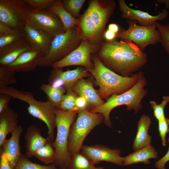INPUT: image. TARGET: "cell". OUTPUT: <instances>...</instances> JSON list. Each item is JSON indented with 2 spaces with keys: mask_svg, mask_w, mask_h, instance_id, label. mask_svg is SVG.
I'll return each mask as SVG.
<instances>
[{
  "mask_svg": "<svg viewBox=\"0 0 169 169\" xmlns=\"http://www.w3.org/2000/svg\"><path fill=\"white\" fill-rule=\"evenodd\" d=\"M103 64L123 76H130L147 61V54L130 41H104L96 53Z\"/></svg>",
  "mask_w": 169,
  "mask_h": 169,
  "instance_id": "cell-1",
  "label": "cell"
},
{
  "mask_svg": "<svg viewBox=\"0 0 169 169\" xmlns=\"http://www.w3.org/2000/svg\"><path fill=\"white\" fill-rule=\"evenodd\" d=\"M116 7L114 0H90L88 7L78 18L76 27L82 41L100 45L104 41L106 25Z\"/></svg>",
  "mask_w": 169,
  "mask_h": 169,
  "instance_id": "cell-2",
  "label": "cell"
},
{
  "mask_svg": "<svg viewBox=\"0 0 169 169\" xmlns=\"http://www.w3.org/2000/svg\"><path fill=\"white\" fill-rule=\"evenodd\" d=\"M91 59L94 67L87 70L94 77L95 83L99 86L98 93L102 99L106 100L114 95L126 92L139 80V72L125 77L111 70L103 64L96 53L91 55Z\"/></svg>",
  "mask_w": 169,
  "mask_h": 169,
  "instance_id": "cell-3",
  "label": "cell"
},
{
  "mask_svg": "<svg viewBox=\"0 0 169 169\" xmlns=\"http://www.w3.org/2000/svg\"><path fill=\"white\" fill-rule=\"evenodd\" d=\"M139 77L137 83L131 88L120 94H115L106 100L102 105L90 109L89 111L95 113H100L104 118V123L111 128L110 115L111 111L119 106L125 105L127 111L134 110L137 113L142 107V99L147 95V90L145 89L146 79L141 71L139 72Z\"/></svg>",
  "mask_w": 169,
  "mask_h": 169,
  "instance_id": "cell-4",
  "label": "cell"
},
{
  "mask_svg": "<svg viewBox=\"0 0 169 169\" xmlns=\"http://www.w3.org/2000/svg\"><path fill=\"white\" fill-rule=\"evenodd\" d=\"M55 112L57 134L53 143L56 151L54 164L60 169H66L70 158L68 148L69 131L77 112L73 110L63 111L56 108Z\"/></svg>",
  "mask_w": 169,
  "mask_h": 169,
  "instance_id": "cell-5",
  "label": "cell"
},
{
  "mask_svg": "<svg viewBox=\"0 0 169 169\" xmlns=\"http://www.w3.org/2000/svg\"><path fill=\"white\" fill-rule=\"evenodd\" d=\"M103 121L101 114L93 113L87 109L79 111L77 119L70 129L68 145L70 155L81 151L86 136L93 128Z\"/></svg>",
  "mask_w": 169,
  "mask_h": 169,
  "instance_id": "cell-6",
  "label": "cell"
},
{
  "mask_svg": "<svg viewBox=\"0 0 169 169\" xmlns=\"http://www.w3.org/2000/svg\"><path fill=\"white\" fill-rule=\"evenodd\" d=\"M76 27L54 37L49 53L44 57L38 66H51L79 46L82 40L79 36Z\"/></svg>",
  "mask_w": 169,
  "mask_h": 169,
  "instance_id": "cell-7",
  "label": "cell"
},
{
  "mask_svg": "<svg viewBox=\"0 0 169 169\" xmlns=\"http://www.w3.org/2000/svg\"><path fill=\"white\" fill-rule=\"evenodd\" d=\"M33 9L24 0H0V22L24 32L28 17Z\"/></svg>",
  "mask_w": 169,
  "mask_h": 169,
  "instance_id": "cell-8",
  "label": "cell"
},
{
  "mask_svg": "<svg viewBox=\"0 0 169 169\" xmlns=\"http://www.w3.org/2000/svg\"><path fill=\"white\" fill-rule=\"evenodd\" d=\"M127 29L120 31L117 38L120 40L130 41L143 51L148 46L160 42L161 35L156 28V23L146 26L137 24L136 21L128 20Z\"/></svg>",
  "mask_w": 169,
  "mask_h": 169,
  "instance_id": "cell-9",
  "label": "cell"
},
{
  "mask_svg": "<svg viewBox=\"0 0 169 169\" xmlns=\"http://www.w3.org/2000/svg\"><path fill=\"white\" fill-rule=\"evenodd\" d=\"M100 45L88 41H82L75 49L66 57L53 64V68H61L72 65L83 67L87 69H93L94 64L91 55L98 52Z\"/></svg>",
  "mask_w": 169,
  "mask_h": 169,
  "instance_id": "cell-10",
  "label": "cell"
},
{
  "mask_svg": "<svg viewBox=\"0 0 169 169\" xmlns=\"http://www.w3.org/2000/svg\"><path fill=\"white\" fill-rule=\"evenodd\" d=\"M27 24L54 37L65 32L59 17L49 9H33L29 15Z\"/></svg>",
  "mask_w": 169,
  "mask_h": 169,
  "instance_id": "cell-11",
  "label": "cell"
},
{
  "mask_svg": "<svg viewBox=\"0 0 169 169\" xmlns=\"http://www.w3.org/2000/svg\"><path fill=\"white\" fill-rule=\"evenodd\" d=\"M81 152L95 164L106 161L120 166L123 165L124 157L120 156L121 151L118 149H112L101 145H83Z\"/></svg>",
  "mask_w": 169,
  "mask_h": 169,
  "instance_id": "cell-12",
  "label": "cell"
},
{
  "mask_svg": "<svg viewBox=\"0 0 169 169\" xmlns=\"http://www.w3.org/2000/svg\"><path fill=\"white\" fill-rule=\"evenodd\" d=\"M118 2L122 18L136 21L140 25L143 26L154 25L158 21L165 19L168 14L166 9H164L158 15L153 16L147 12L131 8L124 0H118Z\"/></svg>",
  "mask_w": 169,
  "mask_h": 169,
  "instance_id": "cell-13",
  "label": "cell"
},
{
  "mask_svg": "<svg viewBox=\"0 0 169 169\" xmlns=\"http://www.w3.org/2000/svg\"><path fill=\"white\" fill-rule=\"evenodd\" d=\"M45 54L40 50L31 48L21 54L13 63L7 66L16 72H28L34 70Z\"/></svg>",
  "mask_w": 169,
  "mask_h": 169,
  "instance_id": "cell-14",
  "label": "cell"
},
{
  "mask_svg": "<svg viewBox=\"0 0 169 169\" xmlns=\"http://www.w3.org/2000/svg\"><path fill=\"white\" fill-rule=\"evenodd\" d=\"M23 129L21 125L12 132L11 137L6 139L0 146V153H6L9 164L14 169L22 154L20 145V138Z\"/></svg>",
  "mask_w": 169,
  "mask_h": 169,
  "instance_id": "cell-15",
  "label": "cell"
},
{
  "mask_svg": "<svg viewBox=\"0 0 169 169\" xmlns=\"http://www.w3.org/2000/svg\"><path fill=\"white\" fill-rule=\"evenodd\" d=\"M24 31L26 38L31 48L41 51L45 56L48 54L54 37L27 24L25 26Z\"/></svg>",
  "mask_w": 169,
  "mask_h": 169,
  "instance_id": "cell-16",
  "label": "cell"
},
{
  "mask_svg": "<svg viewBox=\"0 0 169 169\" xmlns=\"http://www.w3.org/2000/svg\"><path fill=\"white\" fill-rule=\"evenodd\" d=\"M72 90L86 100L89 110L99 106L105 102L100 96L98 91L94 88L92 82L88 79L83 78L79 80L74 84Z\"/></svg>",
  "mask_w": 169,
  "mask_h": 169,
  "instance_id": "cell-17",
  "label": "cell"
},
{
  "mask_svg": "<svg viewBox=\"0 0 169 169\" xmlns=\"http://www.w3.org/2000/svg\"><path fill=\"white\" fill-rule=\"evenodd\" d=\"M25 141L26 155L29 158L34 156L36 152L49 140L44 137L39 128L35 125L29 126L24 136Z\"/></svg>",
  "mask_w": 169,
  "mask_h": 169,
  "instance_id": "cell-18",
  "label": "cell"
},
{
  "mask_svg": "<svg viewBox=\"0 0 169 169\" xmlns=\"http://www.w3.org/2000/svg\"><path fill=\"white\" fill-rule=\"evenodd\" d=\"M31 47L26 38L0 50V66H7Z\"/></svg>",
  "mask_w": 169,
  "mask_h": 169,
  "instance_id": "cell-19",
  "label": "cell"
},
{
  "mask_svg": "<svg viewBox=\"0 0 169 169\" xmlns=\"http://www.w3.org/2000/svg\"><path fill=\"white\" fill-rule=\"evenodd\" d=\"M18 114L9 106L0 113V146L6 139L7 135L19 125Z\"/></svg>",
  "mask_w": 169,
  "mask_h": 169,
  "instance_id": "cell-20",
  "label": "cell"
},
{
  "mask_svg": "<svg viewBox=\"0 0 169 169\" xmlns=\"http://www.w3.org/2000/svg\"><path fill=\"white\" fill-rule=\"evenodd\" d=\"M151 120L149 116L143 114L137 123V131L133 144V149L137 150L150 145L151 137L148 134Z\"/></svg>",
  "mask_w": 169,
  "mask_h": 169,
  "instance_id": "cell-21",
  "label": "cell"
},
{
  "mask_svg": "<svg viewBox=\"0 0 169 169\" xmlns=\"http://www.w3.org/2000/svg\"><path fill=\"white\" fill-rule=\"evenodd\" d=\"M158 157L156 149L150 144L124 157L123 164L124 166H128L143 162L148 164L150 163V159H157Z\"/></svg>",
  "mask_w": 169,
  "mask_h": 169,
  "instance_id": "cell-22",
  "label": "cell"
},
{
  "mask_svg": "<svg viewBox=\"0 0 169 169\" xmlns=\"http://www.w3.org/2000/svg\"><path fill=\"white\" fill-rule=\"evenodd\" d=\"M55 69L59 76L64 82L66 92L72 90L73 86L79 80L91 75L86 69L82 66L66 71H63L61 68Z\"/></svg>",
  "mask_w": 169,
  "mask_h": 169,
  "instance_id": "cell-23",
  "label": "cell"
},
{
  "mask_svg": "<svg viewBox=\"0 0 169 169\" xmlns=\"http://www.w3.org/2000/svg\"><path fill=\"white\" fill-rule=\"evenodd\" d=\"M49 9L55 13L61 21L65 32L76 27L78 18L73 17L64 9L61 0H55Z\"/></svg>",
  "mask_w": 169,
  "mask_h": 169,
  "instance_id": "cell-24",
  "label": "cell"
},
{
  "mask_svg": "<svg viewBox=\"0 0 169 169\" xmlns=\"http://www.w3.org/2000/svg\"><path fill=\"white\" fill-rule=\"evenodd\" d=\"M40 88L46 95L47 100L58 108L66 92L65 87L56 88L48 84H42Z\"/></svg>",
  "mask_w": 169,
  "mask_h": 169,
  "instance_id": "cell-25",
  "label": "cell"
},
{
  "mask_svg": "<svg viewBox=\"0 0 169 169\" xmlns=\"http://www.w3.org/2000/svg\"><path fill=\"white\" fill-rule=\"evenodd\" d=\"M95 163L81 151L70 155L66 169H93Z\"/></svg>",
  "mask_w": 169,
  "mask_h": 169,
  "instance_id": "cell-26",
  "label": "cell"
},
{
  "mask_svg": "<svg viewBox=\"0 0 169 169\" xmlns=\"http://www.w3.org/2000/svg\"><path fill=\"white\" fill-rule=\"evenodd\" d=\"M53 143V141H49L36 152L34 156L46 165L54 164L56 151Z\"/></svg>",
  "mask_w": 169,
  "mask_h": 169,
  "instance_id": "cell-27",
  "label": "cell"
},
{
  "mask_svg": "<svg viewBox=\"0 0 169 169\" xmlns=\"http://www.w3.org/2000/svg\"><path fill=\"white\" fill-rule=\"evenodd\" d=\"M14 169H59L54 164L41 165L31 161L25 154H22Z\"/></svg>",
  "mask_w": 169,
  "mask_h": 169,
  "instance_id": "cell-28",
  "label": "cell"
},
{
  "mask_svg": "<svg viewBox=\"0 0 169 169\" xmlns=\"http://www.w3.org/2000/svg\"><path fill=\"white\" fill-rule=\"evenodd\" d=\"M85 0H61L64 9L74 18H78Z\"/></svg>",
  "mask_w": 169,
  "mask_h": 169,
  "instance_id": "cell-29",
  "label": "cell"
},
{
  "mask_svg": "<svg viewBox=\"0 0 169 169\" xmlns=\"http://www.w3.org/2000/svg\"><path fill=\"white\" fill-rule=\"evenodd\" d=\"M15 72L6 67L0 66V88L8 87L17 83Z\"/></svg>",
  "mask_w": 169,
  "mask_h": 169,
  "instance_id": "cell-30",
  "label": "cell"
},
{
  "mask_svg": "<svg viewBox=\"0 0 169 169\" xmlns=\"http://www.w3.org/2000/svg\"><path fill=\"white\" fill-rule=\"evenodd\" d=\"M25 38L24 32L17 30L6 35H0V50Z\"/></svg>",
  "mask_w": 169,
  "mask_h": 169,
  "instance_id": "cell-31",
  "label": "cell"
},
{
  "mask_svg": "<svg viewBox=\"0 0 169 169\" xmlns=\"http://www.w3.org/2000/svg\"><path fill=\"white\" fill-rule=\"evenodd\" d=\"M78 96L72 90L66 92L58 109L64 111L73 110L75 107V100Z\"/></svg>",
  "mask_w": 169,
  "mask_h": 169,
  "instance_id": "cell-32",
  "label": "cell"
},
{
  "mask_svg": "<svg viewBox=\"0 0 169 169\" xmlns=\"http://www.w3.org/2000/svg\"><path fill=\"white\" fill-rule=\"evenodd\" d=\"M169 102V96H164L161 102L159 104H157L155 101H150L151 108L153 110L154 115L158 121L165 118L164 109Z\"/></svg>",
  "mask_w": 169,
  "mask_h": 169,
  "instance_id": "cell-33",
  "label": "cell"
},
{
  "mask_svg": "<svg viewBox=\"0 0 169 169\" xmlns=\"http://www.w3.org/2000/svg\"><path fill=\"white\" fill-rule=\"evenodd\" d=\"M156 28L161 35L160 43L169 55V24H162L158 22Z\"/></svg>",
  "mask_w": 169,
  "mask_h": 169,
  "instance_id": "cell-34",
  "label": "cell"
},
{
  "mask_svg": "<svg viewBox=\"0 0 169 169\" xmlns=\"http://www.w3.org/2000/svg\"><path fill=\"white\" fill-rule=\"evenodd\" d=\"M158 129L162 145H166V135L169 132V119L165 118L158 120Z\"/></svg>",
  "mask_w": 169,
  "mask_h": 169,
  "instance_id": "cell-35",
  "label": "cell"
},
{
  "mask_svg": "<svg viewBox=\"0 0 169 169\" xmlns=\"http://www.w3.org/2000/svg\"><path fill=\"white\" fill-rule=\"evenodd\" d=\"M34 9H49L55 0H24Z\"/></svg>",
  "mask_w": 169,
  "mask_h": 169,
  "instance_id": "cell-36",
  "label": "cell"
},
{
  "mask_svg": "<svg viewBox=\"0 0 169 169\" xmlns=\"http://www.w3.org/2000/svg\"><path fill=\"white\" fill-rule=\"evenodd\" d=\"M89 107L86 100L84 98L78 96L75 102V107L73 111L78 112L81 110L87 109L89 110Z\"/></svg>",
  "mask_w": 169,
  "mask_h": 169,
  "instance_id": "cell-37",
  "label": "cell"
},
{
  "mask_svg": "<svg viewBox=\"0 0 169 169\" xmlns=\"http://www.w3.org/2000/svg\"><path fill=\"white\" fill-rule=\"evenodd\" d=\"M12 97L10 95L0 93V113L5 110L9 106L8 103Z\"/></svg>",
  "mask_w": 169,
  "mask_h": 169,
  "instance_id": "cell-38",
  "label": "cell"
},
{
  "mask_svg": "<svg viewBox=\"0 0 169 169\" xmlns=\"http://www.w3.org/2000/svg\"><path fill=\"white\" fill-rule=\"evenodd\" d=\"M167 141L169 143V137L168 138ZM168 161H169V147L166 153L155 163V166L157 169H165V165Z\"/></svg>",
  "mask_w": 169,
  "mask_h": 169,
  "instance_id": "cell-39",
  "label": "cell"
},
{
  "mask_svg": "<svg viewBox=\"0 0 169 169\" xmlns=\"http://www.w3.org/2000/svg\"><path fill=\"white\" fill-rule=\"evenodd\" d=\"M0 169H14L10 165L8 156L5 153H0Z\"/></svg>",
  "mask_w": 169,
  "mask_h": 169,
  "instance_id": "cell-40",
  "label": "cell"
},
{
  "mask_svg": "<svg viewBox=\"0 0 169 169\" xmlns=\"http://www.w3.org/2000/svg\"><path fill=\"white\" fill-rule=\"evenodd\" d=\"M17 31L8 25L0 22V35H6Z\"/></svg>",
  "mask_w": 169,
  "mask_h": 169,
  "instance_id": "cell-41",
  "label": "cell"
},
{
  "mask_svg": "<svg viewBox=\"0 0 169 169\" xmlns=\"http://www.w3.org/2000/svg\"><path fill=\"white\" fill-rule=\"evenodd\" d=\"M117 34L108 29L105 31L104 34V39L105 41H111L116 39Z\"/></svg>",
  "mask_w": 169,
  "mask_h": 169,
  "instance_id": "cell-42",
  "label": "cell"
},
{
  "mask_svg": "<svg viewBox=\"0 0 169 169\" xmlns=\"http://www.w3.org/2000/svg\"><path fill=\"white\" fill-rule=\"evenodd\" d=\"M108 29L116 34H117L120 31L119 26L115 23L110 24L108 25Z\"/></svg>",
  "mask_w": 169,
  "mask_h": 169,
  "instance_id": "cell-43",
  "label": "cell"
},
{
  "mask_svg": "<svg viewBox=\"0 0 169 169\" xmlns=\"http://www.w3.org/2000/svg\"><path fill=\"white\" fill-rule=\"evenodd\" d=\"M156 2L159 3L164 5L166 9H169V0H157Z\"/></svg>",
  "mask_w": 169,
  "mask_h": 169,
  "instance_id": "cell-44",
  "label": "cell"
},
{
  "mask_svg": "<svg viewBox=\"0 0 169 169\" xmlns=\"http://www.w3.org/2000/svg\"><path fill=\"white\" fill-rule=\"evenodd\" d=\"M93 169H104L102 167H95Z\"/></svg>",
  "mask_w": 169,
  "mask_h": 169,
  "instance_id": "cell-45",
  "label": "cell"
}]
</instances>
